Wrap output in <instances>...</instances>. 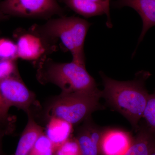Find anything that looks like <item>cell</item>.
<instances>
[{
  "label": "cell",
  "instance_id": "ba28073f",
  "mask_svg": "<svg viewBox=\"0 0 155 155\" xmlns=\"http://www.w3.org/2000/svg\"><path fill=\"white\" fill-rule=\"evenodd\" d=\"M133 141L127 131L116 128L105 129L101 140L102 155H123Z\"/></svg>",
  "mask_w": 155,
  "mask_h": 155
},
{
  "label": "cell",
  "instance_id": "52a82bcc",
  "mask_svg": "<svg viewBox=\"0 0 155 155\" xmlns=\"http://www.w3.org/2000/svg\"><path fill=\"white\" fill-rule=\"evenodd\" d=\"M90 117L79 127L75 137L81 155H102L101 144L104 130L94 124Z\"/></svg>",
  "mask_w": 155,
  "mask_h": 155
},
{
  "label": "cell",
  "instance_id": "3957f363",
  "mask_svg": "<svg viewBox=\"0 0 155 155\" xmlns=\"http://www.w3.org/2000/svg\"><path fill=\"white\" fill-rule=\"evenodd\" d=\"M37 77L42 84L57 85L62 93L93 91L98 89L85 66L73 61L67 63L45 61L38 68Z\"/></svg>",
  "mask_w": 155,
  "mask_h": 155
},
{
  "label": "cell",
  "instance_id": "7402d4cb",
  "mask_svg": "<svg viewBox=\"0 0 155 155\" xmlns=\"http://www.w3.org/2000/svg\"><path fill=\"white\" fill-rule=\"evenodd\" d=\"M6 17V16H5L4 14H3L1 12H0V20H1V19H3V18H5Z\"/></svg>",
  "mask_w": 155,
  "mask_h": 155
},
{
  "label": "cell",
  "instance_id": "603a6c76",
  "mask_svg": "<svg viewBox=\"0 0 155 155\" xmlns=\"http://www.w3.org/2000/svg\"><path fill=\"white\" fill-rule=\"evenodd\" d=\"M149 155H155V147L153 150L152 151L150 154Z\"/></svg>",
  "mask_w": 155,
  "mask_h": 155
},
{
  "label": "cell",
  "instance_id": "9c48e42d",
  "mask_svg": "<svg viewBox=\"0 0 155 155\" xmlns=\"http://www.w3.org/2000/svg\"><path fill=\"white\" fill-rule=\"evenodd\" d=\"M115 7H129L135 10L141 17L143 28L138 40L142 41L149 29L155 25V0H117Z\"/></svg>",
  "mask_w": 155,
  "mask_h": 155
},
{
  "label": "cell",
  "instance_id": "7c38bea8",
  "mask_svg": "<svg viewBox=\"0 0 155 155\" xmlns=\"http://www.w3.org/2000/svg\"><path fill=\"white\" fill-rule=\"evenodd\" d=\"M17 45V58L24 60H36L45 52L41 40L32 34H26L20 36Z\"/></svg>",
  "mask_w": 155,
  "mask_h": 155
},
{
  "label": "cell",
  "instance_id": "6da1fadb",
  "mask_svg": "<svg viewBox=\"0 0 155 155\" xmlns=\"http://www.w3.org/2000/svg\"><path fill=\"white\" fill-rule=\"evenodd\" d=\"M100 74L104 86L102 97L137 129L149 95L145 86L149 73L142 72L134 80L126 81L114 80L102 72Z\"/></svg>",
  "mask_w": 155,
  "mask_h": 155
},
{
  "label": "cell",
  "instance_id": "7a4b0ae2",
  "mask_svg": "<svg viewBox=\"0 0 155 155\" xmlns=\"http://www.w3.org/2000/svg\"><path fill=\"white\" fill-rule=\"evenodd\" d=\"M102 91L99 89L93 91L61 93L49 100L45 109L46 119L60 118L78 125L91 117L101 108L99 101Z\"/></svg>",
  "mask_w": 155,
  "mask_h": 155
},
{
  "label": "cell",
  "instance_id": "5bb4252c",
  "mask_svg": "<svg viewBox=\"0 0 155 155\" xmlns=\"http://www.w3.org/2000/svg\"><path fill=\"white\" fill-rule=\"evenodd\" d=\"M155 147L153 139L149 131L140 130L123 155H149Z\"/></svg>",
  "mask_w": 155,
  "mask_h": 155
},
{
  "label": "cell",
  "instance_id": "4fadbf2b",
  "mask_svg": "<svg viewBox=\"0 0 155 155\" xmlns=\"http://www.w3.org/2000/svg\"><path fill=\"white\" fill-rule=\"evenodd\" d=\"M64 2L69 8L85 18L107 14L103 6L91 0H64Z\"/></svg>",
  "mask_w": 155,
  "mask_h": 155
},
{
  "label": "cell",
  "instance_id": "8992f818",
  "mask_svg": "<svg viewBox=\"0 0 155 155\" xmlns=\"http://www.w3.org/2000/svg\"><path fill=\"white\" fill-rule=\"evenodd\" d=\"M0 95L9 108L15 107L26 112L39 107L35 95L26 87L18 75L0 81Z\"/></svg>",
  "mask_w": 155,
  "mask_h": 155
},
{
  "label": "cell",
  "instance_id": "30bf717a",
  "mask_svg": "<svg viewBox=\"0 0 155 155\" xmlns=\"http://www.w3.org/2000/svg\"><path fill=\"white\" fill-rule=\"evenodd\" d=\"M27 114L28 122L13 155H30L37 140L45 132L44 128L38 124L35 120L32 112H28Z\"/></svg>",
  "mask_w": 155,
  "mask_h": 155
},
{
  "label": "cell",
  "instance_id": "ac0fdd59",
  "mask_svg": "<svg viewBox=\"0 0 155 155\" xmlns=\"http://www.w3.org/2000/svg\"><path fill=\"white\" fill-rule=\"evenodd\" d=\"M17 58V44L7 39L0 38V60H15Z\"/></svg>",
  "mask_w": 155,
  "mask_h": 155
},
{
  "label": "cell",
  "instance_id": "277c9868",
  "mask_svg": "<svg viewBox=\"0 0 155 155\" xmlns=\"http://www.w3.org/2000/svg\"><path fill=\"white\" fill-rule=\"evenodd\" d=\"M91 25L79 17H61L48 21L41 31L45 36L60 40L71 53L72 61L85 66L84 46Z\"/></svg>",
  "mask_w": 155,
  "mask_h": 155
},
{
  "label": "cell",
  "instance_id": "e0dca14e",
  "mask_svg": "<svg viewBox=\"0 0 155 155\" xmlns=\"http://www.w3.org/2000/svg\"><path fill=\"white\" fill-rule=\"evenodd\" d=\"M54 155H81L76 137H70L57 147Z\"/></svg>",
  "mask_w": 155,
  "mask_h": 155
},
{
  "label": "cell",
  "instance_id": "d6986e66",
  "mask_svg": "<svg viewBox=\"0 0 155 155\" xmlns=\"http://www.w3.org/2000/svg\"><path fill=\"white\" fill-rule=\"evenodd\" d=\"M143 117L145 119L151 131L155 132V93L149 95Z\"/></svg>",
  "mask_w": 155,
  "mask_h": 155
},
{
  "label": "cell",
  "instance_id": "9a60e30c",
  "mask_svg": "<svg viewBox=\"0 0 155 155\" xmlns=\"http://www.w3.org/2000/svg\"><path fill=\"white\" fill-rule=\"evenodd\" d=\"M55 147L45 132L37 139L30 155H54Z\"/></svg>",
  "mask_w": 155,
  "mask_h": 155
},
{
  "label": "cell",
  "instance_id": "44dd1931",
  "mask_svg": "<svg viewBox=\"0 0 155 155\" xmlns=\"http://www.w3.org/2000/svg\"><path fill=\"white\" fill-rule=\"evenodd\" d=\"M91 1L103 6L107 12L106 15L107 17V25L109 28H111L112 25L111 22L110 17V0H91Z\"/></svg>",
  "mask_w": 155,
  "mask_h": 155
},
{
  "label": "cell",
  "instance_id": "8fae6325",
  "mask_svg": "<svg viewBox=\"0 0 155 155\" xmlns=\"http://www.w3.org/2000/svg\"><path fill=\"white\" fill-rule=\"evenodd\" d=\"M45 133L56 148L71 137L73 125L64 119L51 117L46 119Z\"/></svg>",
  "mask_w": 155,
  "mask_h": 155
},
{
  "label": "cell",
  "instance_id": "5b68a950",
  "mask_svg": "<svg viewBox=\"0 0 155 155\" xmlns=\"http://www.w3.org/2000/svg\"><path fill=\"white\" fill-rule=\"evenodd\" d=\"M0 12L6 17L26 18H48L64 14L57 0H2Z\"/></svg>",
  "mask_w": 155,
  "mask_h": 155
},
{
  "label": "cell",
  "instance_id": "2e32d148",
  "mask_svg": "<svg viewBox=\"0 0 155 155\" xmlns=\"http://www.w3.org/2000/svg\"><path fill=\"white\" fill-rule=\"evenodd\" d=\"M9 109L0 95V131L7 135L13 131L15 122L14 117L9 114Z\"/></svg>",
  "mask_w": 155,
  "mask_h": 155
},
{
  "label": "cell",
  "instance_id": "ffe728a7",
  "mask_svg": "<svg viewBox=\"0 0 155 155\" xmlns=\"http://www.w3.org/2000/svg\"><path fill=\"white\" fill-rule=\"evenodd\" d=\"M16 75L18 74L15 60H0V81Z\"/></svg>",
  "mask_w": 155,
  "mask_h": 155
}]
</instances>
